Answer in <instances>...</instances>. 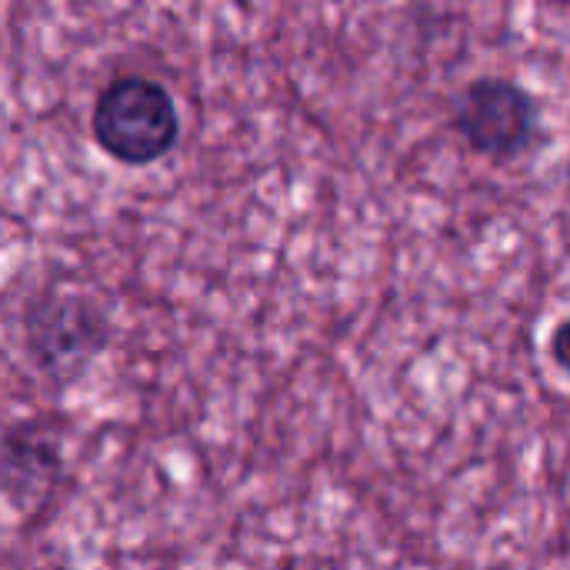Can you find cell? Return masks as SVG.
I'll return each instance as SVG.
<instances>
[{"instance_id": "277c9868", "label": "cell", "mask_w": 570, "mask_h": 570, "mask_svg": "<svg viewBox=\"0 0 570 570\" xmlns=\"http://www.w3.org/2000/svg\"><path fill=\"white\" fill-rule=\"evenodd\" d=\"M63 478V421L23 417L0 431V498L33 511Z\"/></svg>"}, {"instance_id": "7a4b0ae2", "label": "cell", "mask_w": 570, "mask_h": 570, "mask_svg": "<svg viewBox=\"0 0 570 570\" xmlns=\"http://www.w3.org/2000/svg\"><path fill=\"white\" fill-rule=\"evenodd\" d=\"M23 351L30 364L53 384L77 381L110 344L114 327L107 311L73 291H40L20 314Z\"/></svg>"}, {"instance_id": "3957f363", "label": "cell", "mask_w": 570, "mask_h": 570, "mask_svg": "<svg viewBox=\"0 0 570 570\" xmlns=\"http://www.w3.org/2000/svg\"><path fill=\"white\" fill-rule=\"evenodd\" d=\"M451 127L471 154L511 164L538 144L541 104L511 77H474L451 100Z\"/></svg>"}, {"instance_id": "6da1fadb", "label": "cell", "mask_w": 570, "mask_h": 570, "mask_svg": "<svg viewBox=\"0 0 570 570\" xmlns=\"http://www.w3.org/2000/svg\"><path fill=\"white\" fill-rule=\"evenodd\" d=\"M94 144L120 167H150L180 140V114L170 90L147 73L110 77L90 107Z\"/></svg>"}]
</instances>
